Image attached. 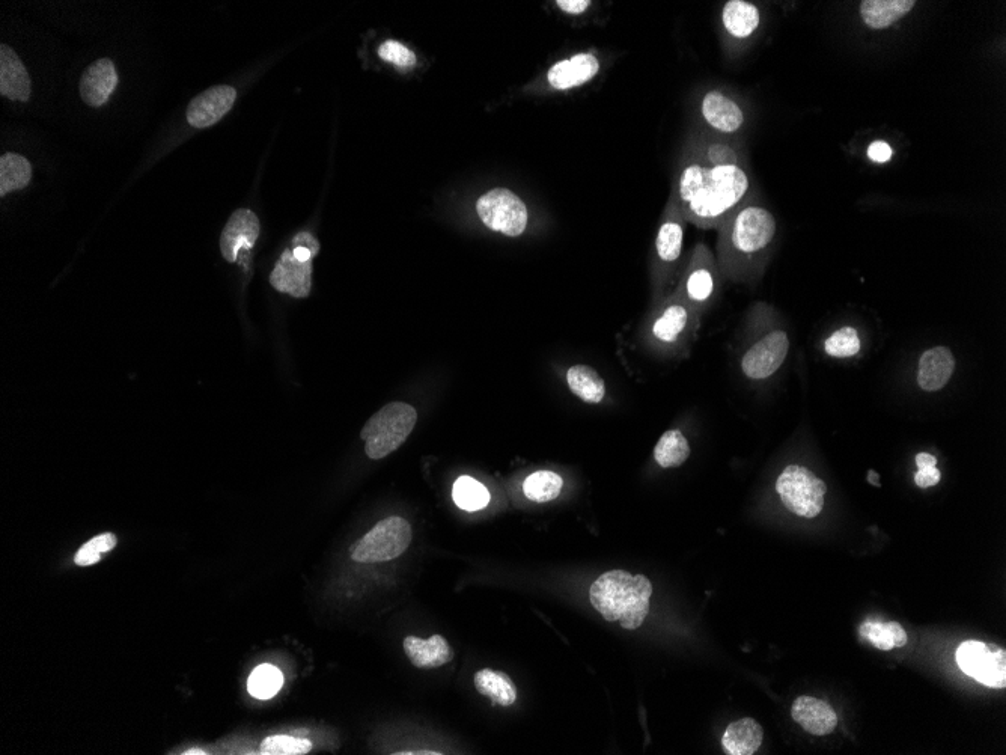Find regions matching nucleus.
<instances>
[{"mask_svg":"<svg viewBox=\"0 0 1006 755\" xmlns=\"http://www.w3.org/2000/svg\"><path fill=\"white\" fill-rule=\"evenodd\" d=\"M686 219L680 211L674 198H669L663 211L662 224L656 236V281L659 285L674 282L677 275L678 263L683 254L684 233H686Z\"/></svg>","mask_w":1006,"mask_h":755,"instance_id":"obj_9","label":"nucleus"},{"mask_svg":"<svg viewBox=\"0 0 1006 755\" xmlns=\"http://www.w3.org/2000/svg\"><path fill=\"white\" fill-rule=\"evenodd\" d=\"M412 543V526L403 517L392 516L377 523L351 548L356 563H385L401 557Z\"/></svg>","mask_w":1006,"mask_h":755,"instance_id":"obj_5","label":"nucleus"},{"mask_svg":"<svg viewBox=\"0 0 1006 755\" xmlns=\"http://www.w3.org/2000/svg\"><path fill=\"white\" fill-rule=\"evenodd\" d=\"M690 457V445L680 430L666 431L654 448V459L660 468H678Z\"/></svg>","mask_w":1006,"mask_h":755,"instance_id":"obj_29","label":"nucleus"},{"mask_svg":"<svg viewBox=\"0 0 1006 755\" xmlns=\"http://www.w3.org/2000/svg\"><path fill=\"white\" fill-rule=\"evenodd\" d=\"M100 555L94 549L89 548L88 545H83L80 551L77 552L76 558H74V563L80 567L92 566V564H97L100 561Z\"/></svg>","mask_w":1006,"mask_h":755,"instance_id":"obj_42","label":"nucleus"},{"mask_svg":"<svg viewBox=\"0 0 1006 755\" xmlns=\"http://www.w3.org/2000/svg\"><path fill=\"white\" fill-rule=\"evenodd\" d=\"M379 56L383 61L391 62L400 68H412L416 64V56L398 41H386L380 46Z\"/></svg>","mask_w":1006,"mask_h":755,"instance_id":"obj_36","label":"nucleus"},{"mask_svg":"<svg viewBox=\"0 0 1006 755\" xmlns=\"http://www.w3.org/2000/svg\"><path fill=\"white\" fill-rule=\"evenodd\" d=\"M284 685V676L278 668L270 664L260 665L255 668L247 680V691L258 700H270L281 691Z\"/></svg>","mask_w":1006,"mask_h":755,"instance_id":"obj_33","label":"nucleus"},{"mask_svg":"<svg viewBox=\"0 0 1006 755\" xmlns=\"http://www.w3.org/2000/svg\"><path fill=\"white\" fill-rule=\"evenodd\" d=\"M955 371V358L948 347H933L919 359L918 383L922 391L945 388Z\"/></svg>","mask_w":1006,"mask_h":755,"instance_id":"obj_20","label":"nucleus"},{"mask_svg":"<svg viewBox=\"0 0 1006 755\" xmlns=\"http://www.w3.org/2000/svg\"><path fill=\"white\" fill-rule=\"evenodd\" d=\"M600 70V59L594 53H577L571 58L556 62L547 73V80L552 88L568 91L591 82Z\"/></svg>","mask_w":1006,"mask_h":755,"instance_id":"obj_17","label":"nucleus"},{"mask_svg":"<svg viewBox=\"0 0 1006 755\" xmlns=\"http://www.w3.org/2000/svg\"><path fill=\"white\" fill-rule=\"evenodd\" d=\"M564 480L561 475L552 471H538L529 475L523 483V493L526 498L538 504L553 501L561 495Z\"/></svg>","mask_w":1006,"mask_h":755,"instance_id":"obj_31","label":"nucleus"},{"mask_svg":"<svg viewBox=\"0 0 1006 755\" xmlns=\"http://www.w3.org/2000/svg\"><path fill=\"white\" fill-rule=\"evenodd\" d=\"M475 688L479 694L491 700V703L499 706H511L517 700V688L511 677L503 671H494L490 668L478 671L475 674Z\"/></svg>","mask_w":1006,"mask_h":755,"instance_id":"obj_26","label":"nucleus"},{"mask_svg":"<svg viewBox=\"0 0 1006 755\" xmlns=\"http://www.w3.org/2000/svg\"><path fill=\"white\" fill-rule=\"evenodd\" d=\"M291 251L300 261H312V258L320 252V243L311 234H297L291 242Z\"/></svg>","mask_w":1006,"mask_h":755,"instance_id":"obj_37","label":"nucleus"},{"mask_svg":"<svg viewBox=\"0 0 1006 755\" xmlns=\"http://www.w3.org/2000/svg\"><path fill=\"white\" fill-rule=\"evenodd\" d=\"M860 347H862V343H860L859 334L856 329L850 328V326L833 332L824 343L827 355L839 359L853 358L860 352Z\"/></svg>","mask_w":1006,"mask_h":755,"instance_id":"obj_34","label":"nucleus"},{"mask_svg":"<svg viewBox=\"0 0 1006 755\" xmlns=\"http://www.w3.org/2000/svg\"><path fill=\"white\" fill-rule=\"evenodd\" d=\"M311 749V740L285 734L267 737L261 743V752L266 755H305Z\"/></svg>","mask_w":1006,"mask_h":755,"instance_id":"obj_35","label":"nucleus"},{"mask_svg":"<svg viewBox=\"0 0 1006 755\" xmlns=\"http://www.w3.org/2000/svg\"><path fill=\"white\" fill-rule=\"evenodd\" d=\"M957 664L964 674L988 688L1006 686V652L991 650L985 642L966 641L958 647Z\"/></svg>","mask_w":1006,"mask_h":755,"instance_id":"obj_11","label":"nucleus"},{"mask_svg":"<svg viewBox=\"0 0 1006 755\" xmlns=\"http://www.w3.org/2000/svg\"><path fill=\"white\" fill-rule=\"evenodd\" d=\"M942 474H940L939 469L936 466L933 468L919 469L915 475L916 486L921 487V489H927V487L936 486L939 483Z\"/></svg>","mask_w":1006,"mask_h":755,"instance_id":"obj_39","label":"nucleus"},{"mask_svg":"<svg viewBox=\"0 0 1006 755\" xmlns=\"http://www.w3.org/2000/svg\"><path fill=\"white\" fill-rule=\"evenodd\" d=\"M778 222L769 208L753 199L744 201L720 227L719 254L729 276L757 267L772 248Z\"/></svg>","mask_w":1006,"mask_h":755,"instance_id":"obj_2","label":"nucleus"},{"mask_svg":"<svg viewBox=\"0 0 1006 755\" xmlns=\"http://www.w3.org/2000/svg\"><path fill=\"white\" fill-rule=\"evenodd\" d=\"M764 730L753 718L732 722L722 737V746L729 755H752L760 749Z\"/></svg>","mask_w":1006,"mask_h":755,"instance_id":"obj_24","label":"nucleus"},{"mask_svg":"<svg viewBox=\"0 0 1006 755\" xmlns=\"http://www.w3.org/2000/svg\"><path fill=\"white\" fill-rule=\"evenodd\" d=\"M794 721L814 736H827L835 731L838 716L826 701L812 697H799L791 709Z\"/></svg>","mask_w":1006,"mask_h":755,"instance_id":"obj_19","label":"nucleus"},{"mask_svg":"<svg viewBox=\"0 0 1006 755\" xmlns=\"http://www.w3.org/2000/svg\"><path fill=\"white\" fill-rule=\"evenodd\" d=\"M698 312L693 311L680 296L672 293L663 300L651 317L648 337L657 346L671 347L680 344L690 331L698 326Z\"/></svg>","mask_w":1006,"mask_h":755,"instance_id":"obj_10","label":"nucleus"},{"mask_svg":"<svg viewBox=\"0 0 1006 755\" xmlns=\"http://www.w3.org/2000/svg\"><path fill=\"white\" fill-rule=\"evenodd\" d=\"M719 288V270L711 252L704 245H698L684 267L683 278L675 294L680 296L693 311L701 314L708 308Z\"/></svg>","mask_w":1006,"mask_h":755,"instance_id":"obj_8","label":"nucleus"},{"mask_svg":"<svg viewBox=\"0 0 1006 755\" xmlns=\"http://www.w3.org/2000/svg\"><path fill=\"white\" fill-rule=\"evenodd\" d=\"M32 178V166L25 157L8 153L0 159V196L28 186Z\"/></svg>","mask_w":1006,"mask_h":755,"instance_id":"obj_30","label":"nucleus"},{"mask_svg":"<svg viewBox=\"0 0 1006 755\" xmlns=\"http://www.w3.org/2000/svg\"><path fill=\"white\" fill-rule=\"evenodd\" d=\"M653 596V584L644 575H630L624 570H610L601 575L589 590V600L604 620L618 621L627 630L642 626Z\"/></svg>","mask_w":1006,"mask_h":755,"instance_id":"obj_3","label":"nucleus"},{"mask_svg":"<svg viewBox=\"0 0 1006 755\" xmlns=\"http://www.w3.org/2000/svg\"><path fill=\"white\" fill-rule=\"evenodd\" d=\"M476 213L488 230L507 237H520L528 228L529 213L525 202L511 190H488L476 202Z\"/></svg>","mask_w":1006,"mask_h":755,"instance_id":"obj_7","label":"nucleus"},{"mask_svg":"<svg viewBox=\"0 0 1006 755\" xmlns=\"http://www.w3.org/2000/svg\"><path fill=\"white\" fill-rule=\"evenodd\" d=\"M916 465L919 469L933 468L937 465V459L933 454L921 453L916 456Z\"/></svg>","mask_w":1006,"mask_h":755,"instance_id":"obj_43","label":"nucleus"},{"mask_svg":"<svg viewBox=\"0 0 1006 755\" xmlns=\"http://www.w3.org/2000/svg\"><path fill=\"white\" fill-rule=\"evenodd\" d=\"M788 352H790V338L787 332H770L744 353L741 370L747 379H769L784 365Z\"/></svg>","mask_w":1006,"mask_h":755,"instance_id":"obj_12","label":"nucleus"},{"mask_svg":"<svg viewBox=\"0 0 1006 755\" xmlns=\"http://www.w3.org/2000/svg\"><path fill=\"white\" fill-rule=\"evenodd\" d=\"M776 490L782 504L797 516L814 519L823 511L826 483L805 466H787L776 481Z\"/></svg>","mask_w":1006,"mask_h":755,"instance_id":"obj_6","label":"nucleus"},{"mask_svg":"<svg viewBox=\"0 0 1006 755\" xmlns=\"http://www.w3.org/2000/svg\"><path fill=\"white\" fill-rule=\"evenodd\" d=\"M684 160L672 187L684 219L704 230L720 228L749 199L750 175L729 142L698 145Z\"/></svg>","mask_w":1006,"mask_h":755,"instance_id":"obj_1","label":"nucleus"},{"mask_svg":"<svg viewBox=\"0 0 1006 755\" xmlns=\"http://www.w3.org/2000/svg\"><path fill=\"white\" fill-rule=\"evenodd\" d=\"M722 23L732 38L746 40L760 28V8L746 0H729L723 7Z\"/></svg>","mask_w":1006,"mask_h":755,"instance_id":"obj_25","label":"nucleus"},{"mask_svg":"<svg viewBox=\"0 0 1006 755\" xmlns=\"http://www.w3.org/2000/svg\"><path fill=\"white\" fill-rule=\"evenodd\" d=\"M270 284L281 293L293 297H308L312 288V261H300L293 251L285 249L270 275Z\"/></svg>","mask_w":1006,"mask_h":755,"instance_id":"obj_16","label":"nucleus"},{"mask_svg":"<svg viewBox=\"0 0 1006 755\" xmlns=\"http://www.w3.org/2000/svg\"><path fill=\"white\" fill-rule=\"evenodd\" d=\"M184 754H205L204 751H198V749H192V751L184 752Z\"/></svg>","mask_w":1006,"mask_h":755,"instance_id":"obj_45","label":"nucleus"},{"mask_svg":"<svg viewBox=\"0 0 1006 755\" xmlns=\"http://www.w3.org/2000/svg\"><path fill=\"white\" fill-rule=\"evenodd\" d=\"M118 85V74L110 59H98L86 68L80 79V95L88 106L100 107L109 100Z\"/></svg>","mask_w":1006,"mask_h":755,"instance_id":"obj_18","label":"nucleus"},{"mask_svg":"<svg viewBox=\"0 0 1006 755\" xmlns=\"http://www.w3.org/2000/svg\"><path fill=\"white\" fill-rule=\"evenodd\" d=\"M860 635L863 639L871 642L875 649L889 652L892 649H901L907 644V633L904 627L897 621H865L860 626Z\"/></svg>","mask_w":1006,"mask_h":755,"instance_id":"obj_28","label":"nucleus"},{"mask_svg":"<svg viewBox=\"0 0 1006 755\" xmlns=\"http://www.w3.org/2000/svg\"><path fill=\"white\" fill-rule=\"evenodd\" d=\"M701 115L705 124L719 135H735L746 123L743 107L719 89H713L704 95Z\"/></svg>","mask_w":1006,"mask_h":755,"instance_id":"obj_14","label":"nucleus"},{"mask_svg":"<svg viewBox=\"0 0 1006 755\" xmlns=\"http://www.w3.org/2000/svg\"><path fill=\"white\" fill-rule=\"evenodd\" d=\"M866 154H868L869 160H872L874 163H886L892 159L894 150H892V147L888 144V142L875 141L869 145Z\"/></svg>","mask_w":1006,"mask_h":755,"instance_id":"obj_38","label":"nucleus"},{"mask_svg":"<svg viewBox=\"0 0 1006 755\" xmlns=\"http://www.w3.org/2000/svg\"><path fill=\"white\" fill-rule=\"evenodd\" d=\"M0 94L10 100L28 101L31 97V77L17 53L0 46Z\"/></svg>","mask_w":1006,"mask_h":755,"instance_id":"obj_22","label":"nucleus"},{"mask_svg":"<svg viewBox=\"0 0 1006 755\" xmlns=\"http://www.w3.org/2000/svg\"><path fill=\"white\" fill-rule=\"evenodd\" d=\"M556 5L559 10L570 14V16H582L591 8L592 2L591 0H558Z\"/></svg>","mask_w":1006,"mask_h":755,"instance_id":"obj_40","label":"nucleus"},{"mask_svg":"<svg viewBox=\"0 0 1006 755\" xmlns=\"http://www.w3.org/2000/svg\"><path fill=\"white\" fill-rule=\"evenodd\" d=\"M418 422L415 407L401 401L386 404L371 416L360 438L365 441V453L371 460H380L397 451L409 438Z\"/></svg>","mask_w":1006,"mask_h":755,"instance_id":"obj_4","label":"nucleus"},{"mask_svg":"<svg viewBox=\"0 0 1006 755\" xmlns=\"http://www.w3.org/2000/svg\"><path fill=\"white\" fill-rule=\"evenodd\" d=\"M915 7V0H865L859 11L863 25L883 31L903 20Z\"/></svg>","mask_w":1006,"mask_h":755,"instance_id":"obj_23","label":"nucleus"},{"mask_svg":"<svg viewBox=\"0 0 1006 755\" xmlns=\"http://www.w3.org/2000/svg\"><path fill=\"white\" fill-rule=\"evenodd\" d=\"M403 647L409 661L421 670L440 668L454 659L451 645L442 635H433L428 639L407 636Z\"/></svg>","mask_w":1006,"mask_h":755,"instance_id":"obj_21","label":"nucleus"},{"mask_svg":"<svg viewBox=\"0 0 1006 755\" xmlns=\"http://www.w3.org/2000/svg\"><path fill=\"white\" fill-rule=\"evenodd\" d=\"M868 481H869V483L872 484V486H875V487L882 486V484H880V475H878L877 472L869 471L868 472Z\"/></svg>","mask_w":1006,"mask_h":755,"instance_id":"obj_44","label":"nucleus"},{"mask_svg":"<svg viewBox=\"0 0 1006 755\" xmlns=\"http://www.w3.org/2000/svg\"><path fill=\"white\" fill-rule=\"evenodd\" d=\"M567 385L576 397L588 404H600L606 395V383L588 365H573L568 368Z\"/></svg>","mask_w":1006,"mask_h":755,"instance_id":"obj_27","label":"nucleus"},{"mask_svg":"<svg viewBox=\"0 0 1006 755\" xmlns=\"http://www.w3.org/2000/svg\"><path fill=\"white\" fill-rule=\"evenodd\" d=\"M260 236V221L254 211L240 208L234 211L220 236V251L228 263H235L241 249L254 248Z\"/></svg>","mask_w":1006,"mask_h":755,"instance_id":"obj_15","label":"nucleus"},{"mask_svg":"<svg viewBox=\"0 0 1006 755\" xmlns=\"http://www.w3.org/2000/svg\"><path fill=\"white\" fill-rule=\"evenodd\" d=\"M86 545L97 551L98 554H106V552H110L115 548L116 537L113 534H101L98 537L92 538L91 542L86 543Z\"/></svg>","mask_w":1006,"mask_h":755,"instance_id":"obj_41","label":"nucleus"},{"mask_svg":"<svg viewBox=\"0 0 1006 755\" xmlns=\"http://www.w3.org/2000/svg\"><path fill=\"white\" fill-rule=\"evenodd\" d=\"M235 98L237 91L232 86H213L190 101L187 107V121L196 129L214 126L231 111Z\"/></svg>","mask_w":1006,"mask_h":755,"instance_id":"obj_13","label":"nucleus"},{"mask_svg":"<svg viewBox=\"0 0 1006 755\" xmlns=\"http://www.w3.org/2000/svg\"><path fill=\"white\" fill-rule=\"evenodd\" d=\"M452 498L458 508L473 513V511L487 507L490 502V493L484 484L479 483L475 478L463 475L455 481Z\"/></svg>","mask_w":1006,"mask_h":755,"instance_id":"obj_32","label":"nucleus"}]
</instances>
